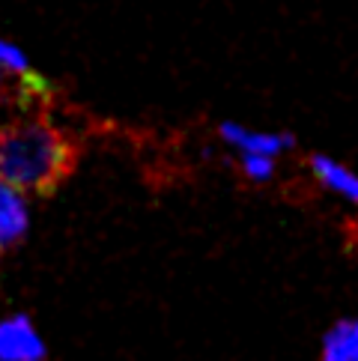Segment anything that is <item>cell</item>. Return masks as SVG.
<instances>
[{
	"instance_id": "cell-6",
	"label": "cell",
	"mask_w": 358,
	"mask_h": 361,
	"mask_svg": "<svg viewBox=\"0 0 358 361\" xmlns=\"http://www.w3.org/2000/svg\"><path fill=\"white\" fill-rule=\"evenodd\" d=\"M326 361H358V319L355 322H338L326 338Z\"/></svg>"
},
{
	"instance_id": "cell-7",
	"label": "cell",
	"mask_w": 358,
	"mask_h": 361,
	"mask_svg": "<svg viewBox=\"0 0 358 361\" xmlns=\"http://www.w3.org/2000/svg\"><path fill=\"white\" fill-rule=\"evenodd\" d=\"M0 66H4L12 78H21V81H27L36 75V69L30 66V60L27 54L18 48V45H12L9 39H0Z\"/></svg>"
},
{
	"instance_id": "cell-5",
	"label": "cell",
	"mask_w": 358,
	"mask_h": 361,
	"mask_svg": "<svg viewBox=\"0 0 358 361\" xmlns=\"http://www.w3.org/2000/svg\"><path fill=\"white\" fill-rule=\"evenodd\" d=\"M311 171L328 191H335L338 197L358 206V173H352L347 164L328 156H311Z\"/></svg>"
},
{
	"instance_id": "cell-1",
	"label": "cell",
	"mask_w": 358,
	"mask_h": 361,
	"mask_svg": "<svg viewBox=\"0 0 358 361\" xmlns=\"http://www.w3.org/2000/svg\"><path fill=\"white\" fill-rule=\"evenodd\" d=\"M75 147L54 123L21 117L0 126V183L21 195H51L72 173Z\"/></svg>"
},
{
	"instance_id": "cell-2",
	"label": "cell",
	"mask_w": 358,
	"mask_h": 361,
	"mask_svg": "<svg viewBox=\"0 0 358 361\" xmlns=\"http://www.w3.org/2000/svg\"><path fill=\"white\" fill-rule=\"evenodd\" d=\"M218 137L227 147L239 149V156H263V159H278L284 149L292 147V135L284 132H263V128H248L239 123H221Z\"/></svg>"
},
{
	"instance_id": "cell-8",
	"label": "cell",
	"mask_w": 358,
	"mask_h": 361,
	"mask_svg": "<svg viewBox=\"0 0 358 361\" xmlns=\"http://www.w3.org/2000/svg\"><path fill=\"white\" fill-rule=\"evenodd\" d=\"M239 167H242V173H245L248 179H254V183H268V179L275 176L278 161L275 159H263V156H242Z\"/></svg>"
},
{
	"instance_id": "cell-3",
	"label": "cell",
	"mask_w": 358,
	"mask_h": 361,
	"mask_svg": "<svg viewBox=\"0 0 358 361\" xmlns=\"http://www.w3.org/2000/svg\"><path fill=\"white\" fill-rule=\"evenodd\" d=\"M45 346L27 317H9L0 322V361H42Z\"/></svg>"
},
{
	"instance_id": "cell-4",
	"label": "cell",
	"mask_w": 358,
	"mask_h": 361,
	"mask_svg": "<svg viewBox=\"0 0 358 361\" xmlns=\"http://www.w3.org/2000/svg\"><path fill=\"white\" fill-rule=\"evenodd\" d=\"M30 230V206L21 191L0 183V248H9Z\"/></svg>"
}]
</instances>
